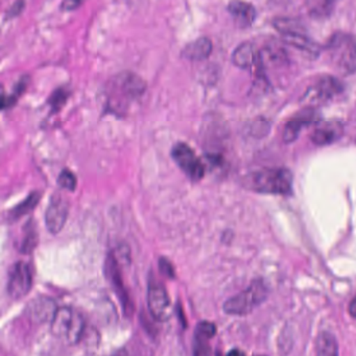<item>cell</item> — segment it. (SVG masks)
Returning a JSON list of instances; mask_svg holds the SVG:
<instances>
[{
	"label": "cell",
	"mask_w": 356,
	"mask_h": 356,
	"mask_svg": "<svg viewBox=\"0 0 356 356\" xmlns=\"http://www.w3.org/2000/svg\"><path fill=\"white\" fill-rule=\"evenodd\" d=\"M160 268H161L162 273H163L165 276L174 278V270H172V266L170 261L162 258V259L160 260Z\"/></svg>",
	"instance_id": "83f0119b"
},
{
	"label": "cell",
	"mask_w": 356,
	"mask_h": 356,
	"mask_svg": "<svg viewBox=\"0 0 356 356\" xmlns=\"http://www.w3.org/2000/svg\"><path fill=\"white\" fill-rule=\"evenodd\" d=\"M70 91L68 90V88L66 86L59 87V88L56 89V90L51 93L49 101H47V103L51 106V113H56V112L61 110L64 104L67 101L68 97H70Z\"/></svg>",
	"instance_id": "603a6c76"
},
{
	"label": "cell",
	"mask_w": 356,
	"mask_h": 356,
	"mask_svg": "<svg viewBox=\"0 0 356 356\" xmlns=\"http://www.w3.org/2000/svg\"><path fill=\"white\" fill-rule=\"evenodd\" d=\"M212 51V42L207 37H201L188 43L183 49L182 56L188 60H203L209 57Z\"/></svg>",
	"instance_id": "2e32d148"
},
{
	"label": "cell",
	"mask_w": 356,
	"mask_h": 356,
	"mask_svg": "<svg viewBox=\"0 0 356 356\" xmlns=\"http://www.w3.org/2000/svg\"><path fill=\"white\" fill-rule=\"evenodd\" d=\"M243 183L255 193L289 195L293 189V175L287 168H262L248 175Z\"/></svg>",
	"instance_id": "7a4b0ae2"
},
{
	"label": "cell",
	"mask_w": 356,
	"mask_h": 356,
	"mask_svg": "<svg viewBox=\"0 0 356 356\" xmlns=\"http://www.w3.org/2000/svg\"><path fill=\"white\" fill-rule=\"evenodd\" d=\"M41 197H42V195H41L40 191H32L24 201L20 202L18 205L10 210L9 213H8V220L15 222L26 214L30 213L38 205Z\"/></svg>",
	"instance_id": "d6986e66"
},
{
	"label": "cell",
	"mask_w": 356,
	"mask_h": 356,
	"mask_svg": "<svg viewBox=\"0 0 356 356\" xmlns=\"http://www.w3.org/2000/svg\"><path fill=\"white\" fill-rule=\"evenodd\" d=\"M228 11L234 17L236 24L243 28L251 26L256 18V11L253 6L243 1H232L229 3Z\"/></svg>",
	"instance_id": "9a60e30c"
},
{
	"label": "cell",
	"mask_w": 356,
	"mask_h": 356,
	"mask_svg": "<svg viewBox=\"0 0 356 356\" xmlns=\"http://www.w3.org/2000/svg\"><path fill=\"white\" fill-rule=\"evenodd\" d=\"M24 5H26V3H24V1H17V3H14V5L8 10V13L7 15H6V17H15V16H17L18 14L24 10Z\"/></svg>",
	"instance_id": "4316f807"
},
{
	"label": "cell",
	"mask_w": 356,
	"mask_h": 356,
	"mask_svg": "<svg viewBox=\"0 0 356 356\" xmlns=\"http://www.w3.org/2000/svg\"><path fill=\"white\" fill-rule=\"evenodd\" d=\"M29 81L30 78L29 76H22L18 83H16L15 87L13 89V93L6 97L5 93H3V109H9V108L13 107L17 99H19L20 95L26 91V86H28Z\"/></svg>",
	"instance_id": "44dd1931"
},
{
	"label": "cell",
	"mask_w": 356,
	"mask_h": 356,
	"mask_svg": "<svg viewBox=\"0 0 356 356\" xmlns=\"http://www.w3.org/2000/svg\"><path fill=\"white\" fill-rule=\"evenodd\" d=\"M209 339L204 337H195L193 356H212L211 347L208 343Z\"/></svg>",
	"instance_id": "484cf974"
},
{
	"label": "cell",
	"mask_w": 356,
	"mask_h": 356,
	"mask_svg": "<svg viewBox=\"0 0 356 356\" xmlns=\"http://www.w3.org/2000/svg\"><path fill=\"white\" fill-rule=\"evenodd\" d=\"M348 312H349L350 316H351L352 318H356V296L353 298V300L350 302Z\"/></svg>",
	"instance_id": "f546056e"
},
{
	"label": "cell",
	"mask_w": 356,
	"mask_h": 356,
	"mask_svg": "<svg viewBox=\"0 0 356 356\" xmlns=\"http://www.w3.org/2000/svg\"><path fill=\"white\" fill-rule=\"evenodd\" d=\"M275 26L289 44L312 54L318 53V47L316 43L312 42L304 33L301 32L299 26L291 24L289 20H278V22L275 24Z\"/></svg>",
	"instance_id": "8fae6325"
},
{
	"label": "cell",
	"mask_w": 356,
	"mask_h": 356,
	"mask_svg": "<svg viewBox=\"0 0 356 356\" xmlns=\"http://www.w3.org/2000/svg\"><path fill=\"white\" fill-rule=\"evenodd\" d=\"M316 356H339V347L334 335L322 331L316 337Z\"/></svg>",
	"instance_id": "ffe728a7"
},
{
	"label": "cell",
	"mask_w": 356,
	"mask_h": 356,
	"mask_svg": "<svg viewBox=\"0 0 356 356\" xmlns=\"http://www.w3.org/2000/svg\"><path fill=\"white\" fill-rule=\"evenodd\" d=\"M341 85L337 79L324 76L308 92L314 101H326L341 92Z\"/></svg>",
	"instance_id": "7c38bea8"
},
{
	"label": "cell",
	"mask_w": 356,
	"mask_h": 356,
	"mask_svg": "<svg viewBox=\"0 0 356 356\" xmlns=\"http://www.w3.org/2000/svg\"><path fill=\"white\" fill-rule=\"evenodd\" d=\"M55 303L53 300L49 298H39L31 302L29 305V314L33 320L38 321V322H47V321L53 320L56 312Z\"/></svg>",
	"instance_id": "5bb4252c"
},
{
	"label": "cell",
	"mask_w": 356,
	"mask_h": 356,
	"mask_svg": "<svg viewBox=\"0 0 356 356\" xmlns=\"http://www.w3.org/2000/svg\"><path fill=\"white\" fill-rule=\"evenodd\" d=\"M172 157L177 165L193 182H199L205 175V166L197 157L193 149L186 143H175L172 149Z\"/></svg>",
	"instance_id": "8992f818"
},
{
	"label": "cell",
	"mask_w": 356,
	"mask_h": 356,
	"mask_svg": "<svg viewBox=\"0 0 356 356\" xmlns=\"http://www.w3.org/2000/svg\"><path fill=\"white\" fill-rule=\"evenodd\" d=\"M68 216V203L61 195L55 193L49 200L47 212H45V224L47 230L53 234H57L63 229Z\"/></svg>",
	"instance_id": "9c48e42d"
},
{
	"label": "cell",
	"mask_w": 356,
	"mask_h": 356,
	"mask_svg": "<svg viewBox=\"0 0 356 356\" xmlns=\"http://www.w3.org/2000/svg\"><path fill=\"white\" fill-rule=\"evenodd\" d=\"M84 327L83 316L70 307L58 308L51 322L53 334L72 345L80 341Z\"/></svg>",
	"instance_id": "277c9868"
},
{
	"label": "cell",
	"mask_w": 356,
	"mask_h": 356,
	"mask_svg": "<svg viewBox=\"0 0 356 356\" xmlns=\"http://www.w3.org/2000/svg\"><path fill=\"white\" fill-rule=\"evenodd\" d=\"M33 286V274L26 262L19 261L14 264L10 270L8 281V293L14 299L26 297Z\"/></svg>",
	"instance_id": "52a82bcc"
},
{
	"label": "cell",
	"mask_w": 356,
	"mask_h": 356,
	"mask_svg": "<svg viewBox=\"0 0 356 356\" xmlns=\"http://www.w3.org/2000/svg\"><path fill=\"white\" fill-rule=\"evenodd\" d=\"M216 334V326L213 323L202 321L195 328V337L210 339Z\"/></svg>",
	"instance_id": "d4e9b609"
},
{
	"label": "cell",
	"mask_w": 356,
	"mask_h": 356,
	"mask_svg": "<svg viewBox=\"0 0 356 356\" xmlns=\"http://www.w3.org/2000/svg\"><path fill=\"white\" fill-rule=\"evenodd\" d=\"M58 184L62 188L67 189L70 191H74L76 188V177L74 176V172L68 168H64L58 177Z\"/></svg>",
	"instance_id": "cb8c5ba5"
},
{
	"label": "cell",
	"mask_w": 356,
	"mask_h": 356,
	"mask_svg": "<svg viewBox=\"0 0 356 356\" xmlns=\"http://www.w3.org/2000/svg\"><path fill=\"white\" fill-rule=\"evenodd\" d=\"M227 356H245V353L243 351H241L239 349H232L231 351H229V353L227 354Z\"/></svg>",
	"instance_id": "4dcf8cb0"
},
{
	"label": "cell",
	"mask_w": 356,
	"mask_h": 356,
	"mask_svg": "<svg viewBox=\"0 0 356 356\" xmlns=\"http://www.w3.org/2000/svg\"><path fill=\"white\" fill-rule=\"evenodd\" d=\"M331 58L343 74H353L356 70V42L349 35H335L329 43Z\"/></svg>",
	"instance_id": "5b68a950"
},
{
	"label": "cell",
	"mask_w": 356,
	"mask_h": 356,
	"mask_svg": "<svg viewBox=\"0 0 356 356\" xmlns=\"http://www.w3.org/2000/svg\"><path fill=\"white\" fill-rule=\"evenodd\" d=\"M314 120V112L306 111L302 115L293 118L291 122H287L286 126H285L284 133H283V138H284L285 143H289L296 140L302 128L305 127L306 124H312Z\"/></svg>",
	"instance_id": "ac0fdd59"
},
{
	"label": "cell",
	"mask_w": 356,
	"mask_h": 356,
	"mask_svg": "<svg viewBox=\"0 0 356 356\" xmlns=\"http://www.w3.org/2000/svg\"><path fill=\"white\" fill-rule=\"evenodd\" d=\"M233 63L241 68H249L255 65L259 60V55L256 53L255 47L249 42L239 45L232 56Z\"/></svg>",
	"instance_id": "e0dca14e"
},
{
	"label": "cell",
	"mask_w": 356,
	"mask_h": 356,
	"mask_svg": "<svg viewBox=\"0 0 356 356\" xmlns=\"http://www.w3.org/2000/svg\"><path fill=\"white\" fill-rule=\"evenodd\" d=\"M81 3H80V1H64V3H62V8L65 10L76 9Z\"/></svg>",
	"instance_id": "f1b7e54d"
},
{
	"label": "cell",
	"mask_w": 356,
	"mask_h": 356,
	"mask_svg": "<svg viewBox=\"0 0 356 356\" xmlns=\"http://www.w3.org/2000/svg\"><path fill=\"white\" fill-rule=\"evenodd\" d=\"M111 356H130L126 349H120L116 351L115 353L112 354Z\"/></svg>",
	"instance_id": "1f68e13d"
},
{
	"label": "cell",
	"mask_w": 356,
	"mask_h": 356,
	"mask_svg": "<svg viewBox=\"0 0 356 356\" xmlns=\"http://www.w3.org/2000/svg\"><path fill=\"white\" fill-rule=\"evenodd\" d=\"M343 134V127L339 122H329L316 127L312 135V141L318 145H330Z\"/></svg>",
	"instance_id": "4fadbf2b"
},
{
	"label": "cell",
	"mask_w": 356,
	"mask_h": 356,
	"mask_svg": "<svg viewBox=\"0 0 356 356\" xmlns=\"http://www.w3.org/2000/svg\"><path fill=\"white\" fill-rule=\"evenodd\" d=\"M262 356H264V355H262Z\"/></svg>",
	"instance_id": "836d02e7"
},
{
	"label": "cell",
	"mask_w": 356,
	"mask_h": 356,
	"mask_svg": "<svg viewBox=\"0 0 356 356\" xmlns=\"http://www.w3.org/2000/svg\"><path fill=\"white\" fill-rule=\"evenodd\" d=\"M149 312L155 320L166 322L172 316V302L161 284H152L147 293Z\"/></svg>",
	"instance_id": "ba28073f"
},
{
	"label": "cell",
	"mask_w": 356,
	"mask_h": 356,
	"mask_svg": "<svg viewBox=\"0 0 356 356\" xmlns=\"http://www.w3.org/2000/svg\"><path fill=\"white\" fill-rule=\"evenodd\" d=\"M218 356H220V354H218Z\"/></svg>",
	"instance_id": "d6a6232c"
},
{
	"label": "cell",
	"mask_w": 356,
	"mask_h": 356,
	"mask_svg": "<svg viewBox=\"0 0 356 356\" xmlns=\"http://www.w3.org/2000/svg\"><path fill=\"white\" fill-rule=\"evenodd\" d=\"M145 81L130 72H120L108 81L106 85V105L112 113L124 115L130 106L145 92Z\"/></svg>",
	"instance_id": "6da1fadb"
},
{
	"label": "cell",
	"mask_w": 356,
	"mask_h": 356,
	"mask_svg": "<svg viewBox=\"0 0 356 356\" xmlns=\"http://www.w3.org/2000/svg\"><path fill=\"white\" fill-rule=\"evenodd\" d=\"M120 264V256L118 255L116 251L110 253L107 261H106V274H107L110 283H111L112 286L115 289L116 293L120 297L124 312H129L132 309V305H131L130 297L127 293V289H124Z\"/></svg>",
	"instance_id": "30bf717a"
},
{
	"label": "cell",
	"mask_w": 356,
	"mask_h": 356,
	"mask_svg": "<svg viewBox=\"0 0 356 356\" xmlns=\"http://www.w3.org/2000/svg\"><path fill=\"white\" fill-rule=\"evenodd\" d=\"M37 243H38V233H37L36 227L33 225L32 220H31L26 225V232H24L20 250H22V253H31L36 248Z\"/></svg>",
	"instance_id": "7402d4cb"
},
{
	"label": "cell",
	"mask_w": 356,
	"mask_h": 356,
	"mask_svg": "<svg viewBox=\"0 0 356 356\" xmlns=\"http://www.w3.org/2000/svg\"><path fill=\"white\" fill-rule=\"evenodd\" d=\"M268 289L261 279L254 280L245 291L233 296L224 304V312L232 316H245L264 303Z\"/></svg>",
	"instance_id": "3957f363"
}]
</instances>
